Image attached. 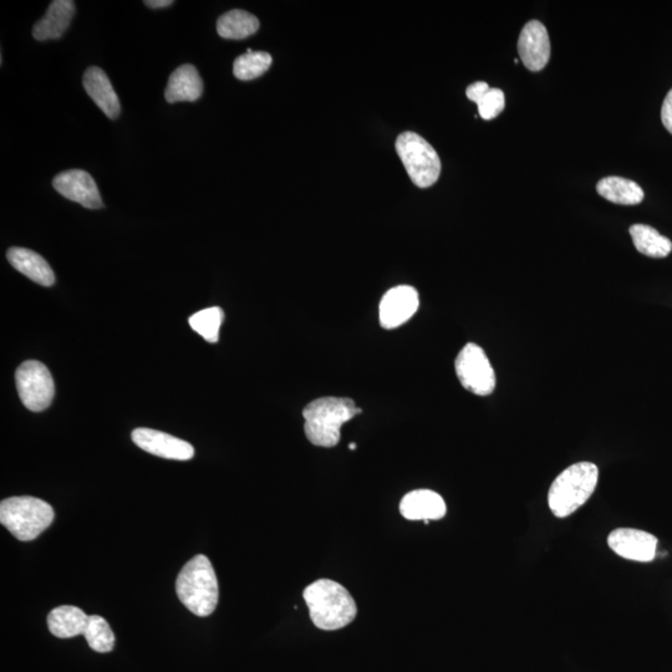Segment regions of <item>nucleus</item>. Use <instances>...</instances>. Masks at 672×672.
<instances>
[{
  "mask_svg": "<svg viewBox=\"0 0 672 672\" xmlns=\"http://www.w3.org/2000/svg\"><path fill=\"white\" fill-rule=\"evenodd\" d=\"M310 619L320 630L345 628L356 618L358 608L348 589L330 579H319L304 590Z\"/></svg>",
  "mask_w": 672,
  "mask_h": 672,
  "instance_id": "nucleus-1",
  "label": "nucleus"
},
{
  "mask_svg": "<svg viewBox=\"0 0 672 672\" xmlns=\"http://www.w3.org/2000/svg\"><path fill=\"white\" fill-rule=\"evenodd\" d=\"M361 412L355 402L346 397H320L303 411L305 435L314 446L335 447L340 442L341 427Z\"/></svg>",
  "mask_w": 672,
  "mask_h": 672,
  "instance_id": "nucleus-2",
  "label": "nucleus"
},
{
  "mask_svg": "<svg viewBox=\"0 0 672 672\" xmlns=\"http://www.w3.org/2000/svg\"><path fill=\"white\" fill-rule=\"evenodd\" d=\"M176 592L191 613L203 618L215 612L220 589L211 560L203 554L193 557L178 574Z\"/></svg>",
  "mask_w": 672,
  "mask_h": 672,
  "instance_id": "nucleus-3",
  "label": "nucleus"
},
{
  "mask_svg": "<svg viewBox=\"0 0 672 672\" xmlns=\"http://www.w3.org/2000/svg\"><path fill=\"white\" fill-rule=\"evenodd\" d=\"M599 468L592 462H579L564 470L549 490L548 503L554 516L569 517L592 497L598 486Z\"/></svg>",
  "mask_w": 672,
  "mask_h": 672,
  "instance_id": "nucleus-4",
  "label": "nucleus"
},
{
  "mask_svg": "<svg viewBox=\"0 0 672 672\" xmlns=\"http://www.w3.org/2000/svg\"><path fill=\"white\" fill-rule=\"evenodd\" d=\"M54 509L39 498L10 497L0 503V523L19 541L38 538L53 523Z\"/></svg>",
  "mask_w": 672,
  "mask_h": 672,
  "instance_id": "nucleus-5",
  "label": "nucleus"
},
{
  "mask_svg": "<svg viewBox=\"0 0 672 672\" xmlns=\"http://www.w3.org/2000/svg\"><path fill=\"white\" fill-rule=\"evenodd\" d=\"M396 151L411 181L417 187L435 185L441 175V160L434 147L415 132H404L396 141Z\"/></svg>",
  "mask_w": 672,
  "mask_h": 672,
  "instance_id": "nucleus-6",
  "label": "nucleus"
},
{
  "mask_svg": "<svg viewBox=\"0 0 672 672\" xmlns=\"http://www.w3.org/2000/svg\"><path fill=\"white\" fill-rule=\"evenodd\" d=\"M458 380L466 390L477 396L491 395L496 389V373L485 350L468 343L458 353L455 363Z\"/></svg>",
  "mask_w": 672,
  "mask_h": 672,
  "instance_id": "nucleus-7",
  "label": "nucleus"
},
{
  "mask_svg": "<svg viewBox=\"0 0 672 672\" xmlns=\"http://www.w3.org/2000/svg\"><path fill=\"white\" fill-rule=\"evenodd\" d=\"M17 389L20 400L28 410L42 412L52 405L55 395V384L49 369L39 361H25L19 366Z\"/></svg>",
  "mask_w": 672,
  "mask_h": 672,
  "instance_id": "nucleus-8",
  "label": "nucleus"
},
{
  "mask_svg": "<svg viewBox=\"0 0 672 672\" xmlns=\"http://www.w3.org/2000/svg\"><path fill=\"white\" fill-rule=\"evenodd\" d=\"M419 293L410 285H399L381 299L379 318L384 329H396L409 322L419 309Z\"/></svg>",
  "mask_w": 672,
  "mask_h": 672,
  "instance_id": "nucleus-9",
  "label": "nucleus"
},
{
  "mask_svg": "<svg viewBox=\"0 0 672 672\" xmlns=\"http://www.w3.org/2000/svg\"><path fill=\"white\" fill-rule=\"evenodd\" d=\"M658 538L634 528H618L609 534L610 549L621 558L648 563L655 559Z\"/></svg>",
  "mask_w": 672,
  "mask_h": 672,
  "instance_id": "nucleus-10",
  "label": "nucleus"
},
{
  "mask_svg": "<svg viewBox=\"0 0 672 672\" xmlns=\"http://www.w3.org/2000/svg\"><path fill=\"white\" fill-rule=\"evenodd\" d=\"M53 186L61 196L68 200L80 203L89 210H99L104 207L98 185L90 173L83 170H70L59 173L54 178Z\"/></svg>",
  "mask_w": 672,
  "mask_h": 672,
  "instance_id": "nucleus-11",
  "label": "nucleus"
},
{
  "mask_svg": "<svg viewBox=\"0 0 672 672\" xmlns=\"http://www.w3.org/2000/svg\"><path fill=\"white\" fill-rule=\"evenodd\" d=\"M519 58L531 71L546 68L551 59V40L547 28L539 20H531L524 25L518 39Z\"/></svg>",
  "mask_w": 672,
  "mask_h": 672,
  "instance_id": "nucleus-12",
  "label": "nucleus"
},
{
  "mask_svg": "<svg viewBox=\"0 0 672 672\" xmlns=\"http://www.w3.org/2000/svg\"><path fill=\"white\" fill-rule=\"evenodd\" d=\"M132 441L141 450L167 460L188 461L195 456V448L191 444L157 430L136 429L132 432Z\"/></svg>",
  "mask_w": 672,
  "mask_h": 672,
  "instance_id": "nucleus-13",
  "label": "nucleus"
},
{
  "mask_svg": "<svg viewBox=\"0 0 672 672\" xmlns=\"http://www.w3.org/2000/svg\"><path fill=\"white\" fill-rule=\"evenodd\" d=\"M402 517L409 521H439L446 516L447 507L439 493L431 490H416L402 498L400 503Z\"/></svg>",
  "mask_w": 672,
  "mask_h": 672,
  "instance_id": "nucleus-14",
  "label": "nucleus"
},
{
  "mask_svg": "<svg viewBox=\"0 0 672 672\" xmlns=\"http://www.w3.org/2000/svg\"><path fill=\"white\" fill-rule=\"evenodd\" d=\"M84 88L94 103L111 120L117 119L121 112L120 100L117 98L108 75L104 70L91 66L84 75Z\"/></svg>",
  "mask_w": 672,
  "mask_h": 672,
  "instance_id": "nucleus-15",
  "label": "nucleus"
},
{
  "mask_svg": "<svg viewBox=\"0 0 672 672\" xmlns=\"http://www.w3.org/2000/svg\"><path fill=\"white\" fill-rule=\"evenodd\" d=\"M75 3L71 0H55L47 14L33 28V37L39 42L63 37L75 15Z\"/></svg>",
  "mask_w": 672,
  "mask_h": 672,
  "instance_id": "nucleus-16",
  "label": "nucleus"
},
{
  "mask_svg": "<svg viewBox=\"0 0 672 672\" xmlns=\"http://www.w3.org/2000/svg\"><path fill=\"white\" fill-rule=\"evenodd\" d=\"M203 81L195 66L185 64L173 71L165 91L167 103H193L201 98Z\"/></svg>",
  "mask_w": 672,
  "mask_h": 672,
  "instance_id": "nucleus-17",
  "label": "nucleus"
},
{
  "mask_svg": "<svg viewBox=\"0 0 672 672\" xmlns=\"http://www.w3.org/2000/svg\"><path fill=\"white\" fill-rule=\"evenodd\" d=\"M7 258L18 272L32 279L33 282L44 285V287H50L55 283L53 269L40 254L27 248L14 247L9 249Z\"/></svg>",
  "mask_w": 672,
  "mask_h": 672,
  "instance_id": "nucleus-18",
  "label": "nucleus"
},
{
  "mask_svg": "<svg viewBox=\"0 0 672 672\" xmlns=\"http://www.w3.org/2000/svg\"><path fill=\"white\" fill-rule=\"evenodd\" d=\"M89 615L73 605H61L48 615L50 633L59 639L75 638L84 635Z\"/></svg>",
  "mask_w": 672,
  "mask_h": 672,
  "instance_id": "nucleus-19",
  "label": "nucleus"
},
{
  "mask_svg": "<svg viewBox=\"0 0 672 672\" xmlns=\"http://www.w3.org/2000/svg\"><path fill=\"white\" fill-rule=\"evenodd\" d=\"M600 196L615 205L635 206L644 201V191L638 183L619 176L602 178L597 183Z\"/></svg>",
  "mask_w": 672,
  "mask_h": 672,
  "instance_id": "nucleus-20",
  "label": "nucleus"
},
{
  "mask_svg": "<svg viewBox=\"0 0 672 672\" xmlns=\"http://www.w3.org/2000/svg\"><path fill=\"white\" fill-rule=\"evenodd\" d=\"M629 233L636 251L650 258H666L672 252V242L661 236L655 228L648 224H633Z\"/></svg>",
  "mask_w": 672,
  "mask_h": 672,
  "instance_id": "nucleus-21",
  "label": "nucleus"
},
{
  "mask_svg": "<svg viewBox=\"0 0 672 672\" xmlns=\"http://www.w3.org/2000/svg\"><path fill=\"white\" fill-rule=\"evenodd\" d=\"M259 29V20L246 10L234 9L223 14L217 22V32L224 39L241 40Z\"/></svg>",
  "mask_w": 672,
  "mask_h": 672,
  "instance_id": "nucleus-22",
  "label": "nucleus"
},
{
  "mask_svg": "<svg viewBox=\"0 0 672 672\" xmlns=\"http://www.w3.org/2000/svg\"><path fill=\"white\" fill-rule=\"evenodd\" d=\"M84 636L91 649L96 653H110L115 646V635L112 633L108 621L103 616H89Z\"/></svg>",
  "mask_w": 672,
  "mask_h": 672,
  "instance_id": "nucleus-23",
  "label": "nucleus"
},
{
  "mask_svg": "<svg viewBox=\"0 0 672 672\" xmlns=\"http://www.w3.org/2000/svg\"><path fill=\"white\" fill-rule=\"evenodd\" d=\"M271 54L264 52H252L238 56L233 65V74L237 79L249 81L259 78L272 65Z\"/></svg>",
  "mask_w": 672,
  "mask_h": 672,
  "instance_id": "nucleus-24",
  "label": "nucleus"
},
{
  "mask_svg": "<svg viewBox=\"0 0 672 672\" xmlns=\"http://www.w3.org/2000/svg\"><path fill=\"white\" fill-rule=\"evenodd\" d=\"M224 320L221 308L213 307L193 314L188 323L196 333L200 334L208 343L216 344L220 339V329Z\"/></svg>",
  "mask_w": 672,
  "mask_h": 672,
  "instance_id": "nucleus-25",
  "label": "nucleus"
},
{
  "mask_svg": "<svg viewBox=\"0 0 672 672\" xmlns=\"http://www.w3.org/2000/svg\"><path fill=\"white\" fill-rule=\"evenodd\" d=\"M477 105L482 119L490 121L496 119L504 110L506 98H504V93L501 89L491 88L482 96Z\"/></svg>",
  "mask_w": 672,
  "mask_h": 672,
  "instance_id": "nucleus-26",
  "label": "nucleus"
},
{
  "mask_svg": "<svg viewBox=\"0 0 672 672\" xmlns=\"http://www.w3.org/2000/svg\"><path fill=\"white\" fill-rule=\"evenodd\" d=\"M490 85L485 83V81H477V83L468 86L466 90L467 98L473 101V103H478L481 100L482 96L490 90Z\"/></svg>",
  "mask_w": 672,
  "mask_h": 672,
  "instance_id": "nucleus-27",
  "label": "nucleus"
},
{
  "mask_svg": "<svg viewBox=\"0 0 672 672\" xmlns=\"http://www.w3.org/2000/svg\"><path fill=\"white\" fill-rule=\"evenodd\" d=\"M661 121H663L665 129L672 135V89L666 95L663 108H661Z\"/></svg>",
  "mask_w": 672,
  "mask_h": 672,
  "instance_id": "nucleus-28",
  "label": "nucleus"
},
{
  "mask_svg": "<svg viewBox=\"0 0 672 672\" xmlns=\"http://www.w3.org/2000/svg\"><path fill=\"white\" fill-rule=\"evenodd\" d=\"M173 2L172 0H146L145 5L150 8L160 9L170 7Z\"/></svg>",
  "mask_w": 672,
  "mask_h": 672,
  "instance_id": "nucleus-29",
  "label": "nucleus"
},
{
  "mask_svg": "<svg viewBox=\"0 0 672 672\" xmlns=\"http://www.w3.org/2000/svg\"><path fill=\"white\" fill-rule=\"evenodd\" d=\"M349 448L350 450H356V444H350Z\"/></svg>",
  "mask_w": 672,
  "mask_h": 672,
  "instance_id": "nucleus-30",
  "label": "nucleus"
}]
</instances>
